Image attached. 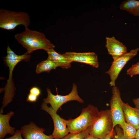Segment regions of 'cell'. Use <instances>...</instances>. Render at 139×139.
I'll list each match as a JSON object with an SVG mask.
<instances>
[{
    "label": "cell",
    "mask_w": 139,
    "mask_h": 139,
    "mask_svg": "<svg viewBox=\"0 0 139 139\" xmlns=\"http://www.w3.org/2000/svg\"><path fill=\"white\" fill-rule=\"evenodd\" d=\"M7 55L3 57L5 65L8 67L9 70V77L5 87L1 92L4 91L2 102V106L0 109V112L3 113V109L13 100L15 94V88L13 79V72L16 65L19 62L24 60L28 62L30 60L31 56L27 52L19 55L16 54L10 48L8 45L7 48Z\"/></svg>",
    "instance_id": "1"
},
{
    "label": "cell",
    "mask_w": 139,
    "mask_h": 139,
    "mask_svg": "<svg viewBox=\"0 0 139 139\" xmlns=\"http://www.w3.org/2000/svg\"><path fill=\"white\" fill-rule=\"evenodd\" d=\"M15 38L26 49L27 52L31 54L38 49L46 51L55 47V46L46 37L43 33L25 28L22 32L15 34Z\"/></svg>",
    "instance_id": "2"
},
{
    "label": "cell",
    "mask_w": 139,
    "mask_h": 139,
    "mask_svg": "<svg viewBox=\"0 0 139 139\" xmlns=\"http://www.w3.org/2000/svg\"><path fill=\"white\" fill-rule=\"evenodd\" d=\"M99 111L97 107L89 105L82 109L78 117L73 119H65L69 133H81L90 128L96 119Z\"/></svg>",
    "instance_id": "3"
},
{
    "label": "cell",
    "mask_w": 139,
    "mask_h": 139,
    "mask_svg": "<svg viewBox=\"0 0 139 139\" xmlns=\"http://www.w3.org/2000/svg\"><path fill=\"white\" fill-rule=\"evenodd\" d=\"M30 23L28 14L24 11H16L4 9L0 10V28L7 30L14 29L20 25L28 27Z\"/></svg>",
    "instance_id": "4"
},
{
    "label": "cell",
    "mask_w": 139,
    "mask_h": 139,
    "mask_svg": "<svg viewBox=\"0 0 139 139\" xmlns=\"http://www.w3.org/2000/svg\"><path fill=\"white\" fill-rule=\"evenodd\" d=\"M113 129L110 110L106 109L99 111L90 128L89 134L100 139H104Z\"/></svg>",
    "instance_id": "5"
},
{
    "label": "cell",
    "mask_w": 139,
    "mask_h": 139,
    "mask_svg": "<svg viewBox=\"0 0 139 139\" xmlns=\"http://www.w3.org/2000/svg\"><path fill=\"white\" fill-rule=\"evenodd\" d=\"M47 96L44 98V102L47 104H49L53 109L57 112L59 108L64 103L71 101H76L81 103L84 102L83 100L79 95L77 88L75 83L73 84L71 92L67 95H61L57 94L55 95L51 92L50 89L47 88Z\"/></svg>",
    "instance_id": "6"
},
{
    "label": "cell",
    "mask_w": 139,
    "mask_h": 139,
    "mask_svg": "<svg viewBox=\"0 0 139 139\" xmlns=\"http://www.w3.org/2000/svg\"><path fill=\"white\" fill-rule=\"evenodd\" d=\"M112 95L110 101V111L113 122V128L125 122L123 112L124 102L120 96V91L116 86L113 87Z\"/></svg>",
    "instance_id": "7"
},
{
    "label": "cell",
    "mask_w": 139,
    "mask_h": 139,
    "mask_svg": "<svg viewBox=\"0 0 139 139\" xmlns=\"http://www.w3.org/2000/svg\"><path fill=\"white\" fill-rule=\"evenodd\" d=\"M139 51V48L132 49L116 59L113 60L109 69L106 73L110 77L109 84L110 86H115V82L123 68L127 62L134 57Z\"/></svg>",
    "instance_id": "8"
},
{
    "label": "cell",
    "mask_w": 139,
    "mask_h": 139,
    "mask_svg": "<svg viewBox=\"0 0 139 139\" xmlns=\"http://www.w3.org/2000/svg\"><path fill=\"white\" fill-rule=\"evenodd\" d=\"M41 109L49 114L51 117L54 124V129L51 135L54 139H60L69 133L68 131L65 119L61 118L51 107L43 102Z\"/></svg>",
    "instance_id": "9"
},
{
    "label": "cell",
    "mask_w": 139,
    "mask_h": 139,
    "mask_svg": "<svg viewBox=\"0 0 139 139\" xmlns=\"http://www.w3.org/2000/svg\"><path fill=\"white\" fill-rule=\"evenodd\" d=\"M71 63L73 62L82 63L97 68L99 63L97 55L94 52L76 53L67 52L62 54Z\"/></svg>",
    "instance_id": "10"
},
{
    "label": "cell",
    "mask_w": 139,
    "mask_h": 139,
    "mask_svg": "<svg viewBox=\"0 0 139 139\" xmlns=\"http://www.w3.org/2000/svg\"><path fill=\"white\" fill-rule=\"evenodd\" d=\"M24 139H54L51 135L44 133L45 129L37 126L33 122L22 127L20 129Z\"/></svg>",
    "instance_id": "11"
},
{
    "label": "cell",
    "mask_w": 139,
    "mask_h": 139,
    "mask_svg": "<svg viewBox=\"0 0 139 139\" xmlns=\"http://www.w3.org/2000/svg\"><path fill=\"white\" fill-rule=\"evenodd\" d=\"M106 39V47L113 60L127 53L126 47L114 37H107Z\"/></svg>",
    "instance_id": "12"
},
{
    "label": "cell",
    "mask_w": 139,
    "mask_h": 139,
    "mask_svg": "<svg viewBox=\"0 0 139 139\" xmlns=\"http://www.w3.org/2000/svg\"><path fill=\"white\" fill-rule=\"evenodd\" d=\"M123 112L125 121L133 126L137 130L139 128V109L133 108L128 103H124Z\"/></svg>",
    "instance_id": "13"
},
{
    "label": "cell",
    "mask_w": 139,
    "mask_h": 139,
    "mask_svg": "<svg viewBox=\"0 0 139 139\" xmlns=\"http://www.w3.org/2000/svg\"><path fill=\"white\" fill-rule=\"evenodd\" d=\"M14 114L12 111L6 114L0 113V139H4L8 134L13 135L15 133V128L11 126L10 120Z\"/></svg>",
    "instance_id": "14"
},
{
    "label": "cell",
    "mask_w": 139,
    "mask_h": 139,
    "mask_svg": "<svg viewBox=\"0 0 139 139\" xmlns=\"http://www.w3.org/2000/svg\"><path fill=\"white\" fill-rule=\"evenodd\" d=\"M48 55L47 58L56 63L58 67L62 68L68 69L71 66V63L63 55L58 53L54 49L46 51Z\"/></svg>",
    "instance_id": "15"
},
{
    "label": "cell",
    "mask_w": 139,
    "mask_h": 139,
    "mask_svg": "<svg viewBox=\"0 0 139 139\" xmlns=\"http://www.w3.org/2000/svg\"><path fill=\"white\" fill-rule=\"evenodd\" d=\"M120 8L122 10L127 11L134 16H139V1H124L120 4Z\"/></svg>",
    "instance_id": "16"
},
{
    "label": "cell",
    "mask_w": 139,
    "mask_h": 139,
    "mask_svg": "<svg viewBox=\"0 0 139 139\" xmlns=\"http://www.w3.org/2000/svg\"><path fill=\"white\" fill-rule=\"evenodd\" d=\"M58 67L57 65L48 58L38 64L36 66V72L38 74L43 72L49 73L52 70L55 69Z\"/></svg>",
    "instance_id": "17"
},
{
    "label": "cell",
    "mask_w": 139,
    "mask_h": 139,
    "mask_svg": "<svg viewBox=\"0 0 139 139\" xmlns=\"http://www.w3.org/2000/svg\"><path fill=\"white\" fill-rule=\"evenodd\" d=\"M120 126L122 129L124 139L135 138L137 130L133 126L126 121Z\"/></svg>",
    "instance_id": "18"
},
{
    "label": "cell",
    "mask_w": 139,
    "mask_h": 139,
    "mask_svg": "<svg viewBox=\"0 0 139 139\" xmlns=\"http://www.w3.org/2000/svg\"><path fill=\"white\" fill-rule=\"evenodd\" d=\"M90 128L86 130L81 133H69L60 139H84L89 134Z\"/></svg>",
    "instance_id": "19"
},
{
    "label": "cell",
    "mask_w": 139,
    "mask_h": 139,
    "mask_svg": "<svg viewBox=\"0 0 139 139\" xmlns=\"http://www.w3.org/2000/svg\"><path fill=\"white\" fill-rule=\"evenodd\" d=\"M111 139H124L122 129L118 125L114 127Z\"/></svg>",
    "instance_id": "20"
},
{
    "label": "cell",
    "mask_w": 139,
    "mask_h": 139,
    "mask_svg": "<svg viewBox=\"0 0 139 139\" xmlns=\"http://www.w3.org/2000/svg\"><path fill=\"white\" fill-rule=\"evenodd\" d=\"M127 74L132 77L134 76L139 74V62L132 65L126 71Z\"/></svg>",
    "instance_id": "21"
},
{
    "label": "cell",
    "mask_w": 139,
    "mask_h": 139,
    "mask_svg": "<svg viewBox=\"0 0 139 139\" xmlns=\"http://www.w3.org/2000/svg\"><path fill=\"white\" fill-rule=\"evenodd\" d=\"M20 130H17L15 134L12 136L5 139H24L23 138Z\"/></svg>",
    "instance_id": "22"
},
{
    "label": "cell",
    "mask_w": 139,
    "mask_h": 139,
    "mask_svg": "<svg viewBox=\"0 0 139 139\" xmlns=\"http://www.w3.org/2000/svg\"><path fill=\"white\" fill-rule=\"evenodd\" d=\"M30 93L33 94L38 97L41 94V91L39 88L37 86H33L30 89Z\"/></svg>",
    "instance_id": "23"
},
{
    "label": "cell",
    "mask_w": 139,
    "mask_h": 139,
    "mask_svg": "<svg viewBox=\"0 0 139 139\" xmlns=\"http://www.w3.org/2000/svg\"><path fill=\"white\" fill-rule=\"evenodd\" d=\"M38 97L36 95L29 93L28 95L27 101L30 102H36L38 99Z\"/></svg>",
    "instance_id": "24"
},
{
    "label": "cell",
    "mask_w": 139,
    "mask_h": 139,
    "mask_svg": "<svg viewBox=\"0 0 139 139\" xmlns=\"http://www.w3.org/2000/svg\"><path fill=\"white\" fill-rule=\"evenodd\" d=\"M132 101L135 106V108L139 109V98L133 99Z\"/></svg>",
    "instance_id": "25"
},
{
    "label": "cell",
    "mask_w": 139,
    "mask_h": 139,
    "mask_svg": "<svg viewBox=\"0 0 139 139\" xmlns=\"http://www.w3.org/2000/svg\"><path fill=\"white\" fill-rule=\"evenodd\" d=\"M84 139H100L96 137L92 136L89 134L85 137Z\"/></svg>",
    "instance_id": "26"
},
{
    "label": "cell",
    "mask_w": 139,
    "mask_h": 139,
    "mask_svg": "<svg viewBox=\"0 0 139 139\" xmlns=\"http://www.w3.org/2000/svg\"><path fill=\"white\" fill-rule=\"evenodd\" d=\"M113 131H112L104 139H111V137L113 134Z\"/></svg>",
    "instance_id": "27"
},
{
    "label": "cell",
    "mask_w": 139,
    "mask_h": 139,
    "mask_svg": "<svg viewBox=\"0 0 139 139\" xmlns=\"http://www.w3.org/2000/svg\"><path fill=\"white\" fill-rule=\"evenodd\" d=\"M135 138L139 139V128L137 130Z\"/></svg>",
    "instance_id": "28"
},
{
    "label": "cell",
    "mask_w": 139,
    "mask_h": 139,
    "mask_svg": "<svg viewBox=\"0 0 139 139\" xmlns=\"http://www.w3.org/2000/svg\"></svg>",
    "instance_id": "29"
}]
</instances>
